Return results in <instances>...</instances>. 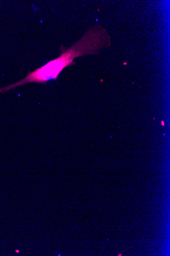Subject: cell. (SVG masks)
<instances>
[{"mask_svg":"<svg viewBox=\"0 0 170 256\" xmlns=\"http://www.w3.org/2000/svg\"><path fill=\"white\" fill-rule=\"evenodd\" d=\"M104 48L102 38L95 30L90 28L79 40L68 50L63 51L58 58L47 62L44 66L29 72L22 80L0 88L2 94L15 88L31 83L45 84L48 81L56 80L63 70L74 64V60L79 56L95 54Z\"/></svg>","mask_w":170,"mask_h":256,"instance_id":"6da1fadb","label":"cell"}]
</instances>
